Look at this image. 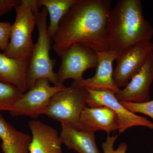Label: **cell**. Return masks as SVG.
<instances>
[{
  "label": "cell",
  "instance_id": "7a4b0ae2",
  "mask_svg": "<svg viewBox=\"0 0 153 153\" xmlns=\"http://www.w3.org/2000/svg\"><path fill=\"white\" fill-rule=\"evenodd\" d=\"M107 35L110 50L118 55L138 43L151 41L153 27L145 18L141 1H119L110 11Z\"/></svg>",
  "mask_w": 153,
  "mask_h": 153
},
{
  "label": "cell",
  "instance_id": "5b68a950",
  "mask_svg": "<svg viewBox=\"0 0 153 153\" xmlns=\"http://www.w3.org/2000/svg\"><path fill=\"white\" fill-rule=\"evenodd\" d=\"M88 92L74 81L69 87L52 97L44 114L52 119L79 128L80 115L87 105Z\"/></svg>",
  "mask_w": 153,
  "mask_h": 153
},
{
  "label": "cell",
  "instance_id": "7402d4cb",
  "mask_svg": "<svg viewBox=\"0 0 153 153\" xmlns=\"http://www.w3.org/2000/svg\"><path fill=\"white\" fill-rule=\"evenodd\" d=\"M20 2V0H0V17L15 9Z\"/></svg>",
  "mask_w": 153,
  "mask_h": 153
},
{
  "label": "cell",
  "instance_id": "5bb4252c",
  "mask_svg": "<svg viewBox=\"0 0 153 153\" xmlns=\"http://www.w3.org/2000/svg\"><path fill=\"white\" fill-rule=\"evenodd\" d=\"M29 59L12 58L0 53V82L13 85L25 93L28 90Z\"/></svg>",
  "mask_w": 153,
  "mask_h": 153
},
{
  "label": "cell",
  "instance_id": "6da1fadb",
  "mask_svg": "<svg viewBox=\"0 0 153 153\" xmlns=\"http://www.w3.org/2000/svg\"><path fill=\"white\" fill-rule=\"evenodd\" d=\"M109 0H77L61 20L53 38L58 55L72 44H80L96 52L109 51L107 23Z\"/></svg>",
  "mask_w": 153,
  "mask_h": 153
},
{
  "label": "cell",
  "instance_id": "d6986e66",
  "mask_svg": "<svg viewBox=\"0 0 153 153\" xmlns=\"http://www.w3.org/2000/svg\"><path fill=\"white\" fill-rule=\"evenodd\" d=\"M120 102L131 112L134 114H143L153 119V100L142 103H135L128 102Z\"/></svg>",
  "mask_w": 153,
  "mask_h": 153
},
{
  "label": "cell",
  "instance_id": "52a82bcc",
  "mask_svg": "<svg viewBox=\"0 0 153 153\" xmlns=\"http://www.w3.org/2000/svg\"><path fill=\"white\" fill-rule=\"evenodd\" d=\"M61 59V63L56 73L60 84L68 79L75 82L84 79L83 73L97 65V52L90 47L82 44H74L57 55Z\"/></svg>",
  "mask_w": 153,
  "mask_h": 153
},
{
  "label": "cell",
  "instance_id": "ffe728a7",
  "mask_svg": "<svg viewBox=\"0 0 153 153\" xmlns=\"http://www.w3.org/2000/svg\"><path fill=\"white\" fill-rule=\"evenodd\" d=\"M118 135H116L111 137L109 135L107 137L106 140L102 144V149L104 153H126L127 150L128 146L125 143H122L118 147L117 149L114 150V146L116 140Z\"/></svg>",
  "mask_w": 153,
  "mask_h": 153
},
{
  "label": "cell",
  "instance_id": "2e32d148",
  "mask_svg": "<svg viewBox=\"0 0 153 153\" xmlns=\"http://www.w3.org/2000/svg\"><path fill=\"white\" fill-rule=\"evenodd\" d=\"M0 139L4 153H30L32 137L17 130L1 114Z\"/></svg>",
  "mask_w": 153,
  "mask_h": 153
},
{
  "label": "cell",
  "instance_id": "44dd1931",
  "mask_svg": "<svg viewBox=\"0 0 153 153\" xmlns=\"http://www.w3.org/2000/svg\"><path fill=\"white\" fill-rule=\"evenodd\" d=\"M11 23L0 22V50L5 52L8 47L10 38Z\"/></svg>",
  "mask_w": 153,
  "mask_h": 153
},
{
  "label": "cell",
  "instance_id": "e0dca14e",
  "mask_svg": "<svg viewBox=\"0 0 153 153\" xmlns=\"http://www.w3.org/2000/svg\"><path fill=\"white\" fill-rule=\"evenodd\" d=\"M77 0H37L39 8L47 9L50 18L48 26V33L53 39L57 33L60 22Z\"/></svg>",
  "mask_w": 153,
  "mask_h": 153
},
{
  "label": "cell",
  "instance_id": "30bf717a",
  "mask_svg": "<svg viewBox=\"0 0 153 153\" xmlns=\"http://www.w3.org/2000/svg\"><path fill=\"white\" fill-rule=\"evenodd\" d=\"M153 82V53L126 86L116 94V97L120 102L142 103L149 101L150 89Z\"/></svg>",
  "mask_w": 153,
  "mask_h": 153
},
{
  "label": "cell",
  "instance_id": "7c38bea8",
  "mask_svg": "<svg viewBox=\"0 0 153 153\" xmlns=\"http://www.w3.org/2000/svg\"><path fill=\"white\" fill-rule=\"evenodd\" d=\"M79 128L94 133L97 131H104L109 135L111 132L118 129V120L115 113L108 108L86 105L79 117Z\"/></svg>",
  "mask_w": 153,
  "mask_h": 153
},
{
  "label": "cell",
  "instance_id": "8992f818",
  "mask_svg": "<svg viewBox=\"0 0 153 153\" xmlns=\"http://www.w3.org/2000/svg\"><path fill=\"white\" fill-rule=\"evenodd\" d=\"M66 87L64 85L51 86L48 79H38L15 102L9 112L12 117L37 118L44 114L52 97Z\"/></svg>",
  "mask_w": 153,
  "mask_h": 153
},
{
  "label": "cell",
  "instance_id": "4fadbf2b",
  "mask_svg": "<svg viewBox=\"0 0 153 153\" xmlns=\"http://www.w3.org/2000/svg\"><path fill=\"white\" fill-rule=\"evenodd\" d=\"M32 134L30 153H62V141L57 131L39 120L29 122Z\"/></svg>",
  "mask_w": 153,
  "mask_h": 153
},
{
  "label": "cell",
  "instance_id": "ac0fdd59",
  "mask_svg": "<svg viewBox=\"0 0 153 153\" xmlns=\"http://www.w3.org/2000/svg\"><path fill=\"white\" fill-rule=\"evenodd\" d=\"M23 94L16 86L0 82V111H10Z\"/></svg>",
  "mask_w": 153,
  "mask_h": 153
},
{
  "label": "cell",
  "instance_id": "9c48e42d",
  "mask_svg": "<svg viewBox=\"0 0 153 153\" xmlns=\"http://www.w3.org/2000/svg\"><path fill=\"white\" fill-rule=\"evenodd\" d=\"M153 53V43L151 41L140 42L124 51L117 58V66L113 79L119 88L125 87L140 70Z\"/></svg>",
  "mask_w": 153,
  "mask_h": 153
},
{
  "label": "cell",
  "instance_id": "ba28073f",
  "mask_svg": "<svg viewBox=\"0 0 153 153\" xmlns=\"http://www.w3.org/2000/svg\"><path fill=\"white\" fill-rule=\"evenodd\" d=\"M88 92L87 105L89 107L105 106L116 114L119 133L134 126H143L153 129V123L147 118L131 112L122 105L111 91L94 90L86 88Z\"/></svg>",
  "mask_w": 153,
  "mask_h": 153
},
{
  "label": "cell",
  "instance_id": "277c9868",
  "mask_svg": "<svg viewBox=\"0 0 153 153\" xmlns=\"http://www.w3.org/2000/svg\"><path fill=\"white\" fill-rule=\"evenodd\" d=\"M37 0H20L15 8L16 17L11 27L8 47L3 52L8 57L29 59L34 44L32 34L36 24V13L39 10Z\"/></svg>",
  "mask_w": 153,
  "mask_h": 153
},
{
  "label": "cell",
  "instance_id": "9a60e30c",
  "mask_svg": "<svg viewBox=\"0 0 153 153\" xmlns=\"http://www.w3.org/2000/svg\"><path fill=\"white\" fill-rule=\"evenodd\" d=\"M61 124L60 139L68 149L78 153H100L94 133L67 124Z\"/></svg>",
  "mask_w": 153,
  "mask_h": 153
},
{
  "label": "cell",
  "instance_id": "3957f363",
  "mask_svg": "<svg viewBox=\"0 0 153 153\" xmlns=\"http://www.w3.org/2000/svg\"><path fill=\"white\" fill-rule=\"evenodd\" d=\"M48 14L45 7L36 13L38 36L29 58L27 77L28 89L37 80L41 79H48L56 86L63 85L60 84L56 73L54 71L56 60L52 59L50 56L53 39L49 36L47 30Z\"/></svg>",
  "mask_w": 153,
  "mask_h": 153
},
{
  "label": "cell",
  "instance_id": "8fae6325",
  "mask_svg": "<svg viewBox=\"0 0 153 153\" xmlns=\"http://www.w3.org/2000/svg\"><path fill=\"white\" fill-rule=\"evenodd\" d=\"M97 65L94 76L83 79L76 84L88 89L94 90L111 91L116 94L120 89L117 86L113 79V63L118 54L112 50L97 52Z\"/></svg>",
  "mask_w": 153,
  "mask_h": 153
}]
</instances>
